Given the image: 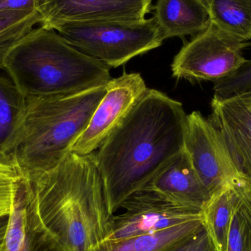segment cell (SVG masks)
I'll return each instance as SVG.
<instances>
[{
	"instance_id": "6da1fadb",
	"label": "cell",
	"mask_w": 251,
	"mask_h": 251,
	"mask_svg": "<svg viewBox=\"0 0 251 251\" xmlns=\"http://www.w3.org/2000/svg\"><path fill=\"white\" fill-rule=\"evenodd\" d=\"M182 104L147 88L95 152L110 215L184 149Z\"/></svg>"
},
{
	"instance_id": "7a4b0ae2",
	"label": "cell",
	"mask_w": 251,
	"mask_h": 251,
	"mask_svg": "<svg viewBox=\"0 0 251 251\" xmlns=\"http://www.w3.org/2000/svg\"><path fill=\"white\" fill-rule=\"evenodd\" d=\"M29 182L38 217L66 251H91L105 240L112 215L95 152H71Z\"/></svg>"
},
{
	"instance_id": "3957f363",
	"label": "cell",
	"mask_w": 251,
	"mask_h": 251,
	"mask_svg": "<svg viewBox=\"0 0 251 251\" xmlns=\"http://www.w3.org/2000/svg\"><path fill=\"white\" fill-rule=\"evenodd\" d=\"M0 71L26 98L78 94L113 79L108 66L42 26L0 48Z\"/></svg>"
},
{
	"instance_id": "277c9868",
	"label": "cell",
	"mask_w": 251,
	"mask_h": 251,
	"mask_svg": "<svg viewBox=\"0 0 251 251\" xmlns=\"http://www.w3.org/2000/svg\"><path fill=\"white\" fill-rule=\"evenodd\" d=\"M106 92V86L82 93L26 98L23 134L13 160L32 181L72 152Z\"/></svg>"
},
{
	"instance_id": "5b68a950",
	"label": "cell",
	"mask_w": 251,
	"mask_h": 251,
	"mask_svg": "<svg viewBox=\"0 0 251 251\" xmlns=\"http://www.w3.org/2000/svg\"><path fill=\"white\" fill-rule=\"evenodd\" d=\"M53 29L71 45L110 69L158 48L164 41L153 17L138 21L66 22Z\"/></svg>"
},
{
	"instance_id": "8992f818",
	"label": "cell",
	"mask_w": 251,
	"mask_h": 251,
	"mask_svg": "<svg viewBox=\"0 0 251 251\" xmlns=\"http://www.w3.org/2000/svg\"><path fill=\"white\" fill-rule=\"evenodd\" d=\"M250 43L240 41L211 22L175 56L173 76L189 81H215L240 67L246 59L243 50Z\"/></svg>"
},
{
	"instance_id": "52a82bcc",
	"label": "cell",
	"mask_w": 251,
	"mask_h": 251,
	"mask_svg": "<svg viewBox=\"0 0 251 251\" xmlns=\"http://www.w3.org/2000/svg\"><path fill=\"white\" fill-rule=\"evenodd\" d=\"M184 149L211 196L241 177L218 130L199 111L187 115Z\"/></svg>"
},
{
	"instance_id": "ba28073f",
	"label": "cell",
	"mask_w": 251,
	"mask_h": 251,
	"mask_svg": "<svg viewBox=\"0 0 251 251\" xmlns=\"http://www.w3.org/2000/svg\"><path fill=\"white\" fill-rule=\"evenodd\" d=\"M120 209L125 211L110 218L105 240H121L157 232L203 218L202 211L176 204L146 191L130 196Z\"/></svg>"
},
{
	"instance_id": "9c48e42d",
	"label": "cell",
	"mask_w": 251,
	"mask_h": 251,
	"mask_svg": "<svg viewBox=\"0 0 251 251\" xmlns=\"http://www.w3.org/2000/svg\"><path fill=\"white\" fill-rule=\"evenodd\" d=\"M147 88L139 73H124L112 79L89 123L74 144L72 152L79 155L95 152L125 119Z\"/></svg>"
},
{
	"instance_id": "30bf717a",
	"label": "cell",
	"mask_w": 251,
	"mask_h": 251,
	"mask_svg": "<svg viewBox=\"0 0 251 251\" xmlns=\"http://www.w3.org/2000/svg\"><path fill=\"white\" fill-rule=\"evenodd\" d=\"M41 26L66 22L138 21L151 10V0H37Z\"/></svg>"
},
{
	"instance_id": "8fae6325",
	"label": "cell",
	"mask_w": 251,
	"mask_h": 251,
	"mask_svg": "<svg viewBox=\"0 0 251 251\" xmlns=\"http://www.w3.org/2000/svg\"><path fill=\"white\" fill-rule=\"evenodd\" d=\"M209 120L216 128L243 178L251 182V94L221 100L214 97Z\"/></svg>"
},
{
	"instance_id": "7c38bea8",
	"label": "cell",
	"mask_w": 251,
	"mask_h": 251,
	"mask_svg": "<svg viewBox=\"0 0 251 251\" xmlns=\"http://www.w3.org/2000/svg\"><path fill=\"white\" fill-rule=\"evenodd\" d=\"M4 251H66L38 217L29 181L23 176L12 201Z\"/></svg>"
},
{
	"instance_id": "4fadbf2b",
	"label": "cell",
	"mask_w": 251,
	"mask_h": 251,
	"mask_svg": "<svg viewBox=\"0 0 251 251\" xmlns=\"http://www.w3.org/2000/svg\"><path fill=\"white\" fill-rule=\"evenodd\" d=\"M140 191L149 192L176 204L201 211L212 197L196 174L184 149Z\"/></svg>"
},
{
	"instance_id": "5bb4252c",
	"label": "cell",
	"mask_w": 251,
	"mask_h": 251,
	"mask_svg": "<svg viewBox=\"0 0 251 251\" xmlns=\"http://www.w3.org/2000/svg\"><path fill=\"white\" fill-rule=\"evenodd\" d=\"M153 9L164 40L197 35L212 22L206 0H157Z\"/></svg>"
},
{
	"instance_id": "9a60e30c",
	"label": "cell",
	"mask_w": 251,
	"mask_h": 251,
	"mask_svg": "<svg viewBox=\"0 0 251 251\" xmlns=\"http://www.w3.org/2000/svg\"><path fill=\"white\" fill-rule=\"evenodd\" d=\"M26 110V97L8 76L0 74V160L13 162Z\"/></svg>"
},
{
	"instance_id": "2e32d148",
	"label": "cell",
	"mask_w": 251,
	"mask_h": 251,
	"mask_svg": "<svg viewBox=\"0 0 251 251\" xmlns=\"http://www.w3.org/2000/svg\"><path fill=\"white\" fill-rule=\"evenodd\" d=\"M203 228L202 218L157 232L121 240H105L91 251H170Z\"/></svg>"
},
{
	"instance_id": "e0dca14e",
	"label": "cell",
	"mask_w": 251,
	"mask_h": 251,
	"mask_svg": "<svg viewBox=\"0 0 251 251\" xmlns=\"http://www.w3.org/2000/svg\"><path fill=\"white\" fill-rule=\"evenodd\" d=\"M211 21L231 36L251 40V0H206Z\"/></svg>"
},
{
	"instance_id": "ac0fdd59",
	"label": "cell",
	"mask_w": 251,
	"mask_h": 251,
	"mask_svg": "<svg viewBox=\"0 0 251 251\" xmlns=\"http://www.w3.org/2000/svg\"><path fill=\"white\" fill-rule=\"evenodd\" d=\"M231 185L214 194L202 211L203 224L215 251H227L234 206Z\"/></svg>"
},
{
	"instance_id": "d6986e66",
	"label": "cell",
	"mask_w": 251,
	"mask_h": 251,
	"mask_svg": "<svg viewBox=\"0 0 251 251\" xmlns=\"http://www.w3.org/2000/svg\"><path fill=\"white\" fill-rule=\"evenodd\" d=\"M41 22L37 9L0 10V48L22 38Z\"/></svg>"
},
{
	"instance_id": "ffe728a7",
	"label": "cell",
	"mask_w": 251,
	"mask_h": 251,
	"mask_svg": "<svg viewBox=\"0 0 251 251\" xmlns=\"http://www.w3.org/2000/svg\"><path fill=\"white\" fill-rule=\"evenodd\" d=\"M232 193L234 206L227 251H251V215L233 190Z\"/></svg>"
},
{
	"instance_id": "44dd1931",
	"label": "cell",
	"mask_w": 251,
	"mask_h": 251,
	"mask_svg": "<svg viewBox=\"0 0 251 251\" xmlns=\"http://www.w3.org/2000/svg\"><path fill=\"white\" fill-rule=\"evenodd\" d=\"M214 97L221 100L251 94V60L224 77L214 82Z\"/></svg>"
},
{
	"instance_id": "7402d4cb",
	"label": "cell",
	"mask_w": 251,
	"mask_h": 251,
	"mask_svg": "<svg viewBox=\"0 0 251 251\" xmlns=\"http://www.w3.org/2000/svg\"><path fill=\"white\" fill-rule=\"evenodd\" d=\"M22 175L13 162L0 160V211L9 215L15 190Z\"/></svg>"
},
{
	"instance_id": "603a6c76",
	"label": "cell",
	"mask_w": 251,
	"mask_h": 251,
	"mask_svg": "<svg viewBox=\"0 0 251 251\" xmlns=\"http://www.w3.org/2000/svg\"><path fill=\"white\" fill-rule=\"evenodd\" d=\"M170 251H215V249L204 226L196 235Z\"/></svg>"
},
{
	"instance_id": "cb8c5ba5",
	"label": "cell",
	"mask_w": 251,
	"mask_h": 251,
	"mask_svg": "<svg viewBox=\"0 0 251 251\" xmlns=\"http://www.w3.org/2000/svg\"><path fill=\"white\" fill-rule=\"evenodd\" d=\"M37 0H0V10L37 9Z\"/></svg>"
},
{
	"instance_id": "d4e9b609",
	"label": "cell",
	"mask_w": 251,
	"mask_h": 251,
	"mask_svg": "<svg viewBox=\"0 0 251 251\" xmlns=\"http://www.w3.org/2000/svg\"><path fill=\"white\" fill-rule=\"evenodd\" d=\"M8 215L0 218V251H4L6 232H7Z\"/></svg>"
},
{
	"instance_id": "484cf974",
	"label": "cell",
	"mask_w": 251,
	"mask_h": 251,
	"mask_svg": "<svg viewBox=\"0 0 251 251\" xmlns=\"http://www.w3.org/2000/svg\"><path fill=\"white\" fill-rule=\"evenodd\" d=\"M4 215H8L7 214L4 213V212L0 211V216H4Z\"/></svg>"
},
{
	"instance_id": "4316f807",
	"label": "cell",
	"mask_w": 251,
	"mask_h": 251,
	"mask_svg": "<svg viewBox=\"0 0 251 251\" xmlns=\"http://www.w3.org/2000/svg\"><path fill=\"white\" fill-rule=\"evenodd\" d=\"M1 217H2V216H0V218H1Z\"/></svg>"
}]
</instances>
